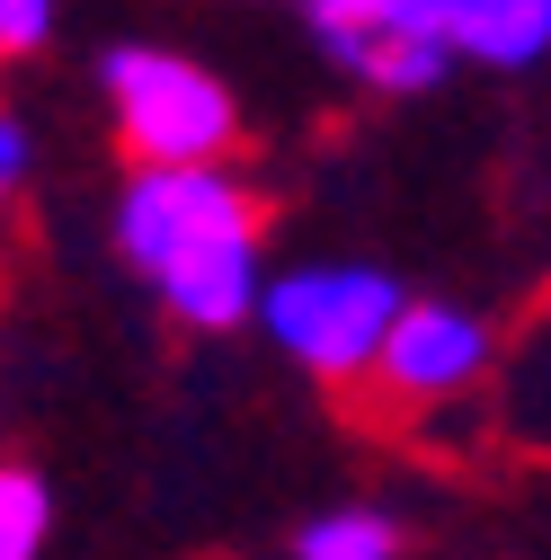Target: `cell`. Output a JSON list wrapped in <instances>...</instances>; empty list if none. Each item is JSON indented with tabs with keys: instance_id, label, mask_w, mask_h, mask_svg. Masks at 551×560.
Wrapping results in <instances>:
<instances>
[{
	"instance_id": "cell-6",
	"label": "cell",
	"mask_w": 551,
	"mask_h": 560,
	"mask_svg": "<svg viewBox=\"0 0 551 560\" xmlns=\"http://www.w3.org/2000/svg\"><path fill=\"white\" fill-rule=\"evenodd\" d=\"M445 45L490 72L551 62V0H445Z\"/></svg>"
},
{
	"instance_id": "cell-7",
	"label": "cell",
	"mask_w": 551,
	"mask_h": 560,
	"mask_svg": "<svg viewBox=\"0 0 551 560\" xmlns=\"http://www.w3.org/2000/svg\"><path fill=\"white\" fill-rule=\"evenodd\" d=\"M499 428L525 454H551V312L516 329L507 365H499Z\"/></svg>"
},
{
	"instance_id": "cell-3",
	"label": "cell",
	"mask_w": 551,
	"mask_h": 560,
	"mask_svg": "<svg viewBox=\"0 0 551 560\" xmlns=\"http://www.w3.org/2000/svg\"><path fill=\"white\" fill-rule=\"evenodd\" d=\"M98 90L133 161H223L241 143V98L178 45H107Z\"/></svg>"
},
{
	"instance_id": "cell-8",
	"label": "cell",
	"mask_w": 551,
	"mask_h": 560,
	"mask_svg": "<svg viewBox=\"0 0 551 560\" xmlns=\"http://www.w3.org/2000/svg\"><path fill=\"white\" fill-rule=\"evenodd\" d=\"M294 551L303 560H391L400 551V525L383 508H329V516H312L294 534Z\"/></svg>"
},
{
	"instance_id": "cell-11",
	"label": "cell",
	"mask_w": 551,
	"mask_h": 560,
	"mask_svg": "<svg viewBox=\"0 0 551 560\" xmlns=\"http://www.w3.org/2000/svg\"><path fill=\"white\" fill-rule=\"evenodd\" d=\"M27 170H36V143H27V125H19V116H0V205H10V196L27 187Z\"/></svg>"
},
{
	"instance_id": "cell-9",
	"label": "cell",
	"mask_w": 551,
	"mask_h": 560,
	"mask_svg": "<svg viewBox=\"0 0 551 560\" xmlns=\"http://www.w3.org/2000/svg\"><path fill=\"white\" fill-rule=\"evenodd\" d=\"M54 534V489L27 463H0V560H36Z\"/></svg>"
},
{
	"instance_id": "cell-5",
	"label": "cell",
	"mask_w": 551,
	"mask_h": 560,
	"mask_svg": "<svg viewBox=\"0 0 551 560\" xmlns=\"http://www.w3.org/2000/svg\"><path fill=\"white\" fill-rule=\"evenodd\" d=\"M312 36H320V54H329L356 90H383V98L436 90L445 62H454L445 36H391V27H348V19H312Z\"/></svg>"
},
{
	"instance_id": "cell-4",
	"label": "cell",
	"mask_w": 551,
	"mask_h": 560,
	"mask_svg": "<svg viewBox=\"0 0 551 560\" xmlns=\"http://www.w3.org/2000/svg\"><path fill=\"white\" fill-rule=\"evenodd\" d=\"M490 374H499V329L480 320L471 303H400L365 383L391 409H436V400L480 392Z\"/></svg>"
},
{
	"instance_id": "cell-10",
	"label": "cell",
	"mask_w": 551,
	"mask_h": 560,
	"mask_svg": "<svg viewBox=\"0 0 551 560\" xmlns=\"http://www.w3.org/2000/svg\"><path fill=\"white\" fill-rule=\"evenodd\" d=\"M54 36V0H0V54H36Z\"/></svg>"
},
{
	"instance_id": "cell-2",
	"label": "cell",
	"mask_w": 551,
	"mask_h": 560,
	"mask_svg": "<svg viewBox=\"0 0 551 560\" xmlns=\"http://www.w3.org/2000/svg\"><path fill=\"white\" fill-rule=\"evenodd\" d=\"M409 294L391 285L383 267H356V258H312V267H285L258 285V329L285 365L320 374V383H365L374 357H383V329Z\"/></svg>"
},
{
	"instance_id": "cell-1",
	"label": "cell",
	"mask_w": 551,
	"mask_h": 560,
	"mask_svg": "<svg viewBox=\"0 0 551 560\" xmlns=\"http://www.w3.org/2000/svg\"><path fill=\"white\" fill-rule=\"evenodd\" d=\"M258 196L223 161H143L116 187V258L169 303L187 329H241L258 320Z\"/></svg>"
}]
</instances>
